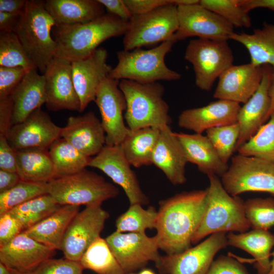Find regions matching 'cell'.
<instances>
[{"label": "cell", "instance_id": "obj_31", "mask_svg": "<svg viewBox=\"0 0 274 274\" xmlns=\"http://www.w3.org/2000/svg\"><path fill=\"white\" fill-rule=\"evenodd\" d=\"M16 157L17 173L22 181L48 183L54 178L53 164L47 149L16 150Z\"/></svg>", "mask_w": 274, "mask_h": 274}, {"label": "cell", "instance_id": "obj_41", "mask_svg": "<svg viewBox=\"0 0 274 274\" xmlns=\"http://www.w3.org/2000/svg\"><path fill=\"white\" fill-rule=\"evenodd\" d=\"M199 4L217 14L234 27L249 28L252 21L242 0H200Z\"/></svg>", "mask_w": 274, "mask_h": 274}, {"label": "cell", "instance_id": "obj_55", "mask_svg": "<svg viewBox=\"0 0 274 274\" xmlns=\"http://www.w3.org/2000/svg\"><path fill=\"white\" fill-rule=\"evenodd\" d=\"M242 5L248 13L257 8H266L274 12V0H242Z\"/></svg>", "mask_w": 274, "mask_h": 274}, {"label": "cell", "instance_id": "obj_19", "mask_svg": "<svg viewBox=\"0 0 274 274\" xmlns=\"http://www.w3.org/2000/svg\"><path fill=\"white\" fill-rule=\"evenodd\" d=\"M107 50L98 48L87 58L71 63L74 84L80 101V113L95 101L100 83L113 68L107 63Z\"/></svg>", "mask_w": 274, "mask_h": 274}, {"label": "cell", "instance_id": "obj_18", "mask_svg": "<svg viewBox=\"0 0 274 274\" xmlns=\"http://www.w3.org/2000/svg\"><path fill=\"white\" fill-rule=\"evenodd\" d=\"M43 75L47 108L53 111L80 112V101L74 84L71 62L55 57Z\"/></svg>", "mask_w": 274, "mask_h": 274}, {"label": "cell", "instance_id": "obj_56", "mask_svg": "<svg viewBox=\"0 0 274 274\" xmlns=\"http://www.w3.org/2000/svg\"><path fill=\"white\" fill-rule=\"evenodd\" d=\"M269 94L270 98V105L267 115L268 119L271 114L274 112V66H272V72L269 87Z\"/></svg>", "mask_w": 274, "mask_h": 274}, {"label": "cell", "instance_id": "obj_28", "mask_svg": "<svg viewBox=\"0 0 274 274\" xmlns=\"http://www.w3.org/2000/svg\"><path fill=\"white\" fill-rule=\"evenodd\" d=\"M79 210L80 206H61L53 213L24 231L39 243L55 251L60 250L66 229Z\"/></svg>", "mask_w": 274, "mask_h": 274}, {"label": "cell", "instance_id": "obj_17", "mask_svg": "<svg viewBox=\"0 0 274 274\" xmlns=\"http://www.w3.org/2000/svg\"><path fill=\"white\" fill-rule=\"evenodd\" d=\"M61 129L39 108L22 122L13 125L7 138L15 150L31 148L48 149L61 137Z\"/></svg>", "mask_w": 274, "mask_h": 274}, {"label": "cell", "instance_id": "obj_6", "mask_svg": "<svg viewBox=\"0 0 274 274\" xmlns=\"http://www.w3.org/2000/svg\"><path fill=\"white\" fill-rule=\"evenodd\" d=\"M177 41L174 36L151 49L142 48L117 52V64L111 71L109 77L117 80H129L140 83L158 81L180 80L181 75L170 69L165 57Z\"/></svg>", "mask_w": 274, "mask_h": 274}, {"label": "cell", "instance_id": "obj_49", "mask_svg": "<svg viewBox=\"0 0 274 274\" xmlns=\"http://www.w3.org/2000/svg\"><path fill=\"white\" fill-rule=\"evenodd\" d=\"M0 169L17 173L16 150L4 136H0Z\"/></svg>", "mask_w": 274, "mask_h": 274}, {"label": "cell", "instance_id": "obj_33", "mask_svg": "<svg viewBox=\"0 0 274 274\" xmlns=\"http://www.w3.org/2000/svg\"><path fill=\"white\" fill-rule=\"evenodd\" d=\"M160 133V129L151 127L129 130L120 145L131 165L140 167L152 164V155Z\"/></svg>", "mask_w": 274, "mask_h": 274}, {"label": "cell", "instance_id": "obj_44", "mask_svg": "<svg viewBox=\"0 0 274 274\" xmlns=\"http://www.w3.org/2000/svg\"><path fill=\"white\" fill-rule=\"evenodd\" d=\"M84 269L80 261L50 258L26 274H83Z\"/></svg>", "mask_w": 274, "mask_h": 274}, {"label": "cell", "instance_id": "obj_37", "mask_svg": "<svg viewBox=\"0 0 274 274\" xmlns=\"http://www.w3.org/2000/svg\"><path fill=\"white\" fill-rule=\"evenodd\" d=\"M158 211L154 207L147 209L139 203L129 208L116 220V231L119 232L146 233L148 229H155Z\"/></svg>", "mask_w": 274, "mask_h": 274}, {"label": "cell", "instance_id": "obj_22", "mask_svg": "<svg viewBox=\"0 0 274 274\" xmlns=\"http://www.w3.org/2000/svg\"><path fill=\"white\" fill-rule=\"evenodd\" d=\"M54 251L23 231L7 244L0 247V262L12 270L26 274L50 258Z\"/></svg>", "mask_w": 274, "mask_h": 274}, {"label": "cell", "instance_id": "obj_27", "mask_svg": "<svg viewBox=\"0 0 274 274\" xmlns=\"http://www.w3.org/2000/svg\"><path fill=\"white\" fill-rule=\"evenodd\" d=\"M10 97L13 104V125L24 121L46 103L45 78L37 69L28 71L14 89Z\"/></svg>", "mask_w": 274, "mask_h": 274}, {"label": "cell", "instance_id": "obj_24", "mask_svg": "<svg viewBox=\"0 0 274 274\" xmlns=\"http://www.w3.org/2000/svg\"><path fill=\"white\" fill-rule=\"evenodd\" d=\"M263 77L258 89L238 112L237 123L239 126V134L235 151L252 138L268 120L270 105L269 87L272 66L265 65H263Z\"/></svg>", "mask_w": 274, "mask_h": 274}, {"label": "cell", "instance_id": "obj_23", "mask_svg": "<svg viewBox=\"0 0 274 274\" xmlns=\"http://www.w3.org/2000/svg\"><path fill=\"white\" fill-rule=\"evenodd\" d=\"M61 137L87 157L98 154L106 145L101 121L93 112L70 116L62 127Z\"/></svg>", "mask_w": 274, "mask_h": 274}, {"label": "cell", "instance_id": "obj_13", "mask_svg": "<svg viewBox=\"0 0 274 274\" xmlns=\"http://www.w3.org/2000/svg\"><path fill=\"white\" fill-rule=\"evenodd\" d=\"M105 239L125 274L143 269L150 261L155 264L161 257L155 235L115 231Z\"/></svg>", "mask_w": 274, "mask_h": 274}, {"label": "cell", "instance_id": "obj_20", "mask_svg": "<svg viewBox=\"0 0 274 274\" xmlns=\"http://www.w3.org/2000/svg\"><path fill=\"white\" fill-rule=\"evenodd\" d=\"M263 73V66L251 62L232 65L219 77L213 97L244 104L258 89Z\"/></svg>", "mask_w": 274, "mask_h": 274}, {"label": "cell", "instance_id": "obj_36", "mask_svg": "<svg viewBox=\"0 0 274 274\" xmlns=\"http://www.w3.org/2000/svg\"><path fill=\"white\" fill-rule=\"evenodd\" d=\"M61 205L49 194L30 199L10 210L23 231L32 227L55 212Z\"/></svg>", "mask_w": 274, "mask_h": 274}, {"label": "cell", "instance_id": "obj_60", "mask_svg": "<svg viewBox=\"0 0 274 274\" xmlns=\"http://www.w3.org/2000/svg\"><path fill=\"white\" fill-rule=\"evenodd\" d=\"M12 272H13L12 274H23V273L18 272L13 270H12Z\"/></svg>", "mask_w": 274, "mask_h": 274}, {"label": "cell", "instance_id": "obj_25", "mask_svg": "<svg viewBox=\"0 0 274 274\" xmlns=\"http://www.w3.org/2000/svg\"><path fill=\"white\" fill-rule=\"evenodd\" d=\"M152 163L163 173L173 185H181L186 182L185 167L188 161L175 132L169 125L160 129Z\"/></svg>", "mask_w": 274, "mask_h": 274}, {"label": "cell", "instance_id": "obj_59", "mask_svg": "<svg viewBox=\"0 0 274 274\" xmlns=\"http://www.w3.org/2000/svg\"><path fill=\"white\" fill-rule=\"evenodd\" d=\"M138 274H155V273L150 269L143 268Z\"/></svg>", "mask_w": 274, "mask_h": 274}, {"label": "cell", "instance_id": "obj_10", "mask_svg": "<svg viewBox=\"0 0 274 274\" xmlns=\"http://www.w3.org/2000/svg\"><path fill=\"white\" fill-rule=\"evenodd\" d=\"M221 183L232 196L246 192H262L274 196V163L251 156L236 155L221 177Z\"/></svg>", "mask_w": 274, "mask_h": 274}, {"label": "cell", "instance_id": "obj_51", "mask_svg": "<svg viewBox=\"0 0 274 274\" xmlns=\"http://www.w3.org/2000/svg\"><path fill=\"white\" fill-rule=\"evenodd\" d=\"M105 8L107 13L128 21L132 17L124 0H98Z\"/></svg>", "mask_w": 274, "mask_h": 274}, {"label": "cell", "instance_id": "obj_52", "mask_svg": "<svg viewBox=\"0 0 274 274\" xmlns=\"http://www.w3.org/2000/svg\"><path fill=\"white\" fill-rule=\"evenodd\" d=\"M21 14L0 12V33L14 32Z\"/></svg>", "mask_w": 274, "mask_h": 274}, {"label": "cell", "instance_id": "obj_35", "mask_svg": "<svg viewBox=\"0 0 274 274\" xmlns=\"http://www.w3.org/2000/svg\"><path fill=\"white\" fill-rule=\"evenodd\" d=\"M80 262L84 269L91 270L97 274H125L106 239L100 236L90 245Z\"/></svg>", "mask_w": 274, "mask_h": 274}, {"label": "cell", "instance_id": "obj_9", "mask_svg": "<svg viewBox=\"0 0 274 274\" xmlns=\"http://www.w3.org/2000/svg\"><path fill=\"white\" fill-rule=\"evenodd\" d=\"M184 58L193 66L196 86L206 91L212 89L215 81L233 65L234 60L227 41L200 38L189 41Z\"/></svg>", "mask_w": 274, "mask_h": 274}, {"label": "cell", "instance_id": "obj_39", "mask_svg": "<svg viewBox=\"0 0 274 274\" xmlns=\"http://www.w3.org/2000/svg\"><path fill=\"white\" fill-rule=\"evenodd\" d=\"M0 66L38 69L14 32L0 35Z\"/></svg>", "mask_w": 274, "mask_h": 274}, {"label": "cell", "instance_id": "obj_8", "mask_svg": "<svg viewBox=\"0 0 274 274\" xmlns=\"http://www.w3.org/2000/svg\"><path fill=\"white\" fill-rule=\"evenodd\" d=\"M179 26L177 6L167 5L133 15L124 35V50L157 46L171 39Z\"/></svg>", "mask_w": 274, "mask_h": 274}, {"label": "cell", "instance_id": "obj_4", "mask_svg": "<svg viewBox=\"0 0 274 274\" xmlns=\"http://www.w3.org/2000/svg\"><path fill=\"white\" fill-rule=\"evenodd\" d=\"M119 87L126 102L124 119L130 130L170 125L169 106L163 98L164 86L158 82L140 83L121 80Z\"/></svg>", "mask_w": 274, "mask_h": 274}, {"label": "cell", "instance_id": "obj_45", "mask_svg": "<svg viewBox=\"0 0 274 274\" xmlns=\"http://www.w3.org/2000/svg\"><path fill=\"white\" fill-rule=\"evenodd\" d=\"M27 72L20 66H0V99L11 95Z\"/></svg>", "mask_w": 274, "mask_h": 274}, {"label": "cell", "instance_id": "obj_43", "mask_svg": "<svg viewBox=\"0 0 274 274\" xmlns=\"http://www.w3.org/2000/svg\"><path fill=\"white\" fill-rule=\"evenodd\" d=\"M246 218L252 229L268 230L274 226V198H253L245 201Z\"/></svg>", "mask_w": 274, "mask_h": 274}, {"label": "cell", "instance_id": "obj_1", "mask_svg": "<svg viewBox=\"0 0 274 274\" xmlns=\"http://www.w3.org/2000/svg\"><path fill=\"white\" fill-rule=\"evenodd\" d=\"M207 189L184 191L159 201L155 235L166 254L191 247L205 211Z\"/></svg>", "mask_w": 274, "mask_h": 274}, {"label": "cell", "instance_id": "obj_40", "mask_svg": "<svg viewBox=\"0 0 274 274\" xmlns=\"http://www.w3.org/2000/svg\"><path fill=\"white\" fill-rule=\"evenodd\" d=\"M48 194L47 183L21 181L12 189L0 193V215L38 196Z\"/></svg>", "mask_w": 274, "mask_h": 274}, {"label": "cell", "instance_id": "obj_38", "mask_svg": "<svg viewBox=\"0 0 274 274\" xmlns=\"http://www.w3.org/2000/svg\"><path fill=\"white\" fill-rule=\"evenodd\" d=\"M237 151L243 156L255 157L274 163V112L266 123Z\"/></svg>", "mask_w": 274, "mask_h": 274}, {"label": "cell", "instance_id": "obj_34", "mask_svg": "<svg viewBox=\"0 0 274 274\" xmlns=\"http://www.w3.org/2000/svg\"><path fill=\"white\" fill-rule=\"evenodd\" d=\"M48 152L53 164L54 178L82 171L88 166L92 158L83 154L62 138L57 139L50 145Z\"/></svg>", "mask_w": 274, "mask_h": 274}, {"label": "cell", "instance_id": "obj_48", "mask_svg": "<svg viewBox=\"0 0 274 274\" xmlns=\"http://www.w3.org/2000/svg\"><path fill=\"white\" fill-rule=\"evenodd\" d=\"M22 231L20 223L10 213L0 215V247L7 244Z\"/></svg>", "mask_w": 274, "mask_h": 274}, {"label": "cell", "instance_id": "obj_2", "mask_svg": "<svg viewBox=\"0 0 274 274\" xmlns=\"http://www.w3.org/2000/svg\"><path fill=\"white\" fill-rule=\"evenodd\" d=\"M128 22L107 13L84 24H57L54 32L55 57L71 63L86 58L105 41L124 36Z\"/></svg>", "mask_w": 274, "mask_h": 274}, {"label": "cell", "instance_id": "obj_46", "mask_svg": "<svg viewBox=\"0 0 274 274\" xmlns=\"http://www.w3.org/2000/svg\"><path fill=\"white\" fill-rule=\"evenodd\" d=\"M132 16L149 12L167 5L198 3L199 0H124Z\"/></svg>", "mask_w": 274, "mask_h": 274}, {"label": "cell", "instance_id": "obj_53", "mask_svg": "<svg viewBox=\"0 0 274 274\" xmlns=\"http://www.w3.org/2000/svg\"><path fill=\"white\" fill-rule=\"evenodd\" d=\"M21 181L17 173L0 169V193L12 189Z\"/></svg>", "mask_w": 274, "mask_h": 274}, {"label": "cell", "instance_id": "obj_42", "mask_svg": "<svg viewBox=\"0 0 274 274\" xmlns=\"http://www.w3.org/2000/svg\"><path fill=\"white\" fill-rule=\"evenodd\" d=\"M206 136L223 162H228L233 152L239 134V126L234 124L212 127L207 129Z\"/></svg>", "mask_w": 274, "mask_h": 274}, {"label": "cell", "instance_id": "obj_57", "mask_svg": "<svg viewBox=\"0 0 274 274\" xmlns=\"http://www.w3.org/2000/svg\"><path fill=\"white\" fill-rule=\"evenodd\" d=\"M12 270L5 264L0 262V274H12Z\"/></svg>", "mask_w": 274, "mask_h": 274}, {"label": "cell", "instance_id": "obj_11", "mask_svg": "<svg viewBox=\"0 0 274 274\" xmlns=\"http://www.w3.org/2000/svg\"><path fill=\"white\" fill-rule=\"evenodd\" d=\"M228 246L227 232L215 233L181 253L161 256L155 266L159 274H206L217 253Z\"/></svg>", "mask_w": 274, "mask_h": 274}, {"label": "cell", "instance_id": "obj_16", "mask_svg": "<svg viewBox=\"0 0 274 274\" xmlns=\"http://www.w3.org/2000/svg\"><path fill=\"white\" fill-rule=\"evenodd\" d=\"M119 81L109 77L100 83L94 102L101 115L106 133V145H119L130 129L124 123L123 112L126 109L125 96L119 87Z\"/></svg>", "mask_w": 274, "mask_h": 274}, {"label": "cell", "instance_id": "obj_5", "mask_svg": "<svg viewBox=\"0 0 274 274\" xmlns=\"http://www.w3.org/2000/svg\"><path fill=\"white\" fill-rule=\"evenodd\" d=\"M57 23L47 11L45 1H27L14 30L31 60L44 74L55 57L57 45L51 30Z\"/></svg>", "mask_w": 274, "mask_h": 274}, {"label": "cell", "instance_id": "obj_54", "mask_svg": "<svg viewBox=\"0 0 274 274\" xmlns=\"http://www.w3.org/2000/svg\"><path fill=\"white\" fill-rule=\"evenodd\" d=\"M26 2V0H0V12L21 14Z\"/></svg>", "mask_w": 274, "mask_h": 274}, {"label": "cell", "instance_id": "obj_15", "mask_svg": "<svg viewBox=\"0 0 274 274\" xmlns=\"http://www.w3.org/2000/svg\"><path fill=\"white\" fill-rule=\"evenodd\" d=\"M131 165L120 145H106L98 154L91 158L88 166L100 170L120 186L124 190L130 204H148L149 200L142 190Z\"/></svg>", "mask_w": 274, "mask_h": 274}, {"label": "cell", "instance_id": "obj_26", "mask_svg": "<svg viewBox=\"0 0 274 274\" xmlns=\"http://www.w3.org/2000/svg\"><path fill=\"white\" fill-rule=\"evenodd\" d=\"M184 151L188 162L196 165L207 175L222 177L229 165L222 161L206 135L175 132Z\"/></svg>", "mask_w": 274, "mask_h": 274}, {"label": "cell", "instance_id": "obj_61", "mask_svg": "<svg viewBox=\"0 0 274 274\" xmlns=\"http://www.w3.org/2000/svg\"><path fill=\"white\" fill-rule=\"evenodd\" d=\"M128 274H136V273H128Z\"/></svg>", "mask_w": 274, "mask_h": 274}, {"label": "cell", "instance_id": "obj_30", "mask_svg": "<svg viewBox=\"0 0 274 274\" xmlns=\"http://www.w3.org/2000/svg\"><path fill=\"white\" fill-rule=\"evenodd\" d=\"M45 7L57 24H84L106 13L98 0H47Z\"/></svg>", "mask_w": 274, "mask_h": 274}, {"label": "cell", "instance_id": "obj_58", "mask_svg": "<svg viewBox=\"0 0 274 274\" xmlns=\"http://www.w3.org/2000/svg\"><path fill=\"white\" fill-rule=\"evenodd\" d=\"M273 258L270 262V268L269 272L267 274H274V251L271 253Z\"/></svg>", "mask_w": 274, "mask_h": 274}, {"label": "cell", "instance_id": "obj_29", "mask_svg": "<svg viewBox=\"0 0 274 274\" xmlns=\"http://www.w3.org/2000/svg\"><path fill=\"white\" fill-rule=\"evenodd\" d=\"M228 245L240 249L254 258L258 274H267L270 268L271 251L274 247V233L268 230L252 229L237 234H227Z\"/></svg>", "mask_w": 274, "mask_h": 274}, {"label": "cell", "instance_id": "obj_21", "mask_svg": "<svg viewBox=\"0 0 274 274\" xmlns=\"http://www.w3.org/2000/svg\"><path fill=\"white\" fill-rule=\"evenodd\" d=\"M241 107L237 102L218 99L203 107L184 110L178 117V125L202 134L212 127L236 123Z\"/></svg>", "mask_w": 274, "mask_h": 274}, {"label": "cell", "instance_id": "obj_14", "mask_svg": "<svg viewBox=\"0 0 274 274\" xmlns=\"http://www.w3.org/2000/svg\"><path fill=\"white\" fill-rule=\"evenodd\" d=\"M109 213L101 206H88L79 211L68 225L60 250L64 258L80 261L90 245L100 236Z\"/></svg>", "mask_w": 274, "mask_h": 274}, {"label": "cell", "instance_id": "obj_7", "mask_svg": "<svg viewBox=\"0 0 274 274\" xmlns=\"http://www.w3.org/2000/svg\"><path fill=\"white\" fill-rule=\"evenodd\" d=\"M47 187L48 194L61 206H101L119 194L116 186L86 168L72 175L54 178L47 183Z\"/></svg>", "mask_w": 274, "mask_h": 274}, {"label": "cell", "instance_id": "obj_47", "mask_svg": "<svg viewBox=\"0 0 274 274\" xmlns=\"http://www.w3.org/2000/svg\"><path fill=\"white\" fill-rule=\"evenodd\" d=\"M206 274H250L246 267L234 258L221 255L212 262Z\"/></svg>", "mask_w": 274, "mask_h": 274}, {"label": "cell", "instance_id": "obj_50", "mask_svg": "<svg viewBox=\"0 0 274 274\" xmlns=\"http://www.w3.org/2000/svg\"><path fill=\"white\" fill-rule=\"evenodd\" d=\"M13 104L10 96L0 99V136L7 137L12 124Z\"/></svg>", "mask_w": 274, "mask_h": 274}, {"label": "cell", "instance_id": "obj_3", "mask_svg": "<svg viewBox=\"0 0 274 274\" xmlns=\"http://www.w3.org/2000/svg\"><path fill=\"white\" fill-rule=\"evenodd\" d=\"M209 186L205 211L192 244L205 237L221 232L243 233L251 228L245 212V201L238 196H232L224 188L216 175H208Z\"/></svg>", "mask_w": 274, "mask_h": 274}, {"label": "cell", "instance_id": "obj_12", "mask_svg": "<svg viewBox=\"0 0 274 274\" xmlns=\"http://www.w3.org/2000/svg\"><path fill=\"white\" fill-rule=\"evenodd\" d=\"M179 26L174 35L178 42L188 38L228 41L234 27L223 18L196 4L177 6Z\"/></svg>", "mask_w": 274, "mask_h": 274}, {"label": "cell", "instance_id": "obj_32", "mask_svg": "<svg viewBox=\"0 0 274 274\" xmlns=\"http://www.w3.org/2000/svg\"><path fill=\"white\" fill-rule=\"evenodd\" d=\"M230 40L243 45L248 50L251 63L257 66H274V23H264L252 33L234 32Z\"/></svg>", "mask_w": 274, "mask_h": 274}]
</instances>
